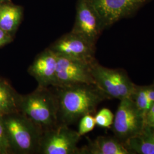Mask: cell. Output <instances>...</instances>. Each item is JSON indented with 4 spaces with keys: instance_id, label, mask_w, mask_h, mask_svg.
Returning <instances> with one entry per match:
<instances>
[{
    "instance_id": "obj_1",
    "label": "cell",
    "mask_w": 154,
    "mask_h": 154,
    "mask_svg": "<svg viewBox=\"0 0 154 154\" xmlns=\"http://www.w3.org/2000/svg\"><path fill=\"white\" fill-rule=\"evenodd\" d=\"M57 88L58 120L67 126L93 114L99 103L108 99L94 85L82 83Z\"/></svg>"
},
{
    "instance_id": "obj_2",
    "label": "cell",
    "mask_w": 154,
    "mask_h": 154,
    "mask_svg": "<svg viewBox=\"0 0 154 154\" xmlns=\"http://www.w3.org/2000/svg\"><path fill=\"white\" fill-rule=\"evenodd\" d=\"M48 88L38 87L34 91L21 95L20 111L42 131L58 125V106L55 94Z\"/></svg>"
},
{
    "instance_id": "obj_3",
    "label": "cell",
    "mask_w": 154,
    "mask_h": 154,
    "mask_svg": "<svg viewBox=\"0 0 154 154\" xmlns=\"http://www.w3.org/2000/svg\"><path fill=\"white\" fill-rule=\"evenodd\" d=\"M6 116L3 121L11 148L20 154L38 152L42 130L20 111Z\"/></svg>"
},
{
    "instance_id": "obj_4",
    "label": "cell",
    "mask_w": 154,
    "mask_h": 154,
    "mask_svg": "<svg viewBox=\"0 0 154 154\" xmlns=\"http://www.w3.org/2000/svg\"><path fill=\"white\" fill-rule=\"evenodd\" d=\"M91 73L95 85L108 99L132 98L137 85L125 71L106 67L96 61L91 65Z\"/></svg>"
},
{
    "instance_id": "obj_5",
    "label": "cell",
    "mask_w": 154,
    "mask_h": 154,
    "mask_svg": "<svg viewBox=\"0 0 154 154\" xmlns=\"http://www.w3.org/2000/svg\"><path fill=\"white\" fill-rule=\"evenodd\" d=\"M112 125L116 138L124 143L140 134L145 126L144 116L131 98L120 100Z\"/></svg>"
},
{
    "instance_id": "obj_6",
    "label": "cell",
    "mask_w": 154,
    "mask_h": 154,
    "mask_svg": "<svg viewBox=\"0 0 154 154\" xmlns=\"http://www.w3.org/2000/svg\"><path fill=\"white\" fill-rule=\"evenodd\" d=\"M81 136L67 125L61 124L45 131L38 153L42 154H79L78 143Z\"/></svg>"
},
{
    "instance_id": "obj_7",
    "label": "cell",
    "mask_w": 154,
    "mask_h": 154,
    "mask_svg": "<svg viewBox=\"0 0 154 154\" xmlns=\"http://www.w3.org/2000/svg\"><path fill=\"white\" fill-rule=\"evenodd\" d=\"M105 29L98 12L88 0H77L76 16L71 32L95 45Z\"/></svg>"
},
{
    "instance_id": "obj_8",
    "label": "cell",
    "mask_w": 154,
    "mask_h": 154,
    "mask_svg": "<svg viewBox=\"0 0 154 154\" xmlns=\"http://www.w3.org/2000/svg\"><path fill=\"white\" fill-rule=\"evenodd\" d=\"M98 12L105 29L131 17L151 0H88Z\"/></svg>"
},
{
    "instance_id": "obj_9",
    "label": "cell",
    "mask_w": 154,
    "mask_h": 154,
    "mask_svg": "<svg viewBox=\"0 0 154 154\" xmlns=\"http://www.w3.org/2000/svg\"><path fill=\"white\" fill-rule=\"evenodd\" d=\"M57 55V66L54 87L77 84L94 85L91 65L82 61Z\"/></svg>"
},
{
    "instance_id": "obj_10",
    "label": "cell",
    "mask_w": 154,
    "mask_h": 154,
    "mask_svg": "<svg viewBox=\"0 0 154 154\" xmlns=\"http://www.w3.org/2000/svg\"><path fill=\"white\" fill-rule=\"evenodd\" d=\"M49 48L57 55L82 61L90 65L96 61L95 45L71 32L58 39Z\"/></svg>"
},
{
    "instance_id": "obj_11",
    "label": "cell",
    "mask_w": 154,
    "mask_h": 154,
    "mask_svg": "<svg viewBox=\"0 0 154 154\" xmlns=\"http://www.w3.org/2000/svg\"><path fill=\"white\" fill-rule=\"evenodd\" d=\"M57 66V55L48 48L36 57L28 72L36 79L39 88L54 86Z\"/></svg>"
},
{
    "instance_id": "obj_12",
    "label": "cell",
    "mask_w": 154,
    "mask_h": 154,
    "mask_svg": "<svg viewBox=\"0 0 154 154\" xmlns=\"http://www.w3.org/2000/svg\"><path fill=\"white\" fill-rule=\"evenodd\" d=\"M79 154H131L125 144L117 138L100 136L79 150Z\"/></svg>"
},
{
    "instance_id": "obj_13",
    "label": "cell",
    "mask_w": 154,
    "mask_h": 154,
    "mask_svg": "<svg viewBox=\"0 0 154 154\" xmlns=\"http://www.w3.org/2000/svg\"><path fill=\"white\" fill-rule=\"evenodd\" d=\"M23 13L21 6L12 2L0 3V28L13 36L22 21Z\"/></svg>"
},
{
    "instance_id": "obj_14",
    "label": "cell",
    "mask_w": 154,
    "mask_h": 154,
    "mask_svg": "<svg viewBox=\"0 0 154 154\" xmlns=\"http://www.w3.org/2000/svg\"><path fill=\"white\" fill-rule=\"evenodd\" d=\"M123 144L131 154H154V127L145 125L142 132Z\"/></svg>"
},
{
    "instance_id": "obj_15",
    "label": "cell",
    "mask_w": 154,
    "mask_h": 154,
    "mask_svg": "<svg viewBox=\"0 0 154 154\" xmlns=\"http://www.w3.org/2000/svg\"><path fill=\"white\" fill-rule=\"evenodd\" d=\"M19 95L5 81L0 79V115L6 116L20 111Z\"/></svg>"
},
{
    "instance_id": "obj_16",
    "label": "cell",
    "mask_w": 154,
    "mask_h": 154,
    "mask_svg": "<svg viewBox=\"0 0 154 154\" xmlns=\"http://www.w3.org/2000/svg\"><path fill=\"white\" fill-rule=\"evenodd\" d=\"M147 91V86H137L135 92L131 98L135 102L139 110L142 112L144 117L147 112L148 111Z\"/></svg>"
},
{
    "instance_id": "obj_17",
    "label": "cell",
    "mask_w": 154,
    "mask_h": 154,
    "mask_svg": "<svg viewBox=\"0 0 154 154\" xmlns=\"http://www.w3.org/2000/svg\"><path fill=\"white\" fill-rule=\"evenodd\" d=\"M96 125L101 127L110 128L112 126L114 115L109 109L103 108L94 116Z\"/></svg>"
},
{
    "instance_id": "obj_18",
    "label": "cell",
    "mask_w": 154,
    "mask_h": 154,
    "mask_svg": "<svg viewBox=\"0 0 154 154\" xmlns=\"http://www.w3.org/2000/svg\"><path fill=\"white\" fill-rule=\"evenodd\" d=\"M80 119L78 132L81 137L93 130L96 126V123L94 116L91 114L83 116Z\"/></svg>"
},
{
    "instance_id": "obj_19",
    "label": "cell",
    "mask_w": 154,
    "mask_h": 154,
    "mask_svg": "<svg viewBox=\"0 0 154 154\" xmlns=\"http://www.w3.org/2000/svg\"><path fill=\"white\" fill-rule=\"evenodd\" d=\"M11 149L4 126L3 116L0 115V154H7Z\"/></svg>"
},
{
    "instance_id": "obj_20",
    "label": "cell",
    "mask_w": 154,
    "mask_h": 154,
    "mask_svg": "<svg viewBox=\"0 0 154 154\" xmlns=\"http://www.w3.org/2000/svg\"><path fill=\"white\" fill-rule=\"evenodd\" d=\"M13 41V36L0 28V47L11 43Z\"/></svg>"
},
{
    "instance_id": "obj_21",
    "label": "cell",
    "mask_w": 154,
    "mask_h": 154,
    "mask_svg": "<svg viewBox=\"0 0 154 154\" xmlns=\"http://www.w3.org/2000/svg\"><path fill=\"white\" fill-rule=\"evenodd\" d=\"M145 125L154 127V104L148 110L144 117Z\"/></svg>"
},
{
    "instance_id": "obj_22",
    "label": "cell",
    "mask_w": 154,
    "mask_h": 154,
    "mask_svg": "<svg viewBox=\"0 0 154 154\" xmlns=\"http://www.w3.org/2000/svg\"><path fill=\"white\" fill-rule=\"evenodd\" d=\"M147 107L149 110V109L154 104V85L147 86Z\"/></svg>"
},
{
    "instance_id": "obj_23",
    "label": "cell",
    "mask_w": 154,
    "mask_h": 154,
    "mask_svg": "<svg viewBox=\"0 0 154 154\" xmlns=\"http://www.w3.org/2000/svg\"><path fill=\"white\" fill-rule=\"evenodd\" d=\"M11 0H0V3H5V2H11Z\"/></svg>"
}]
</instances>
